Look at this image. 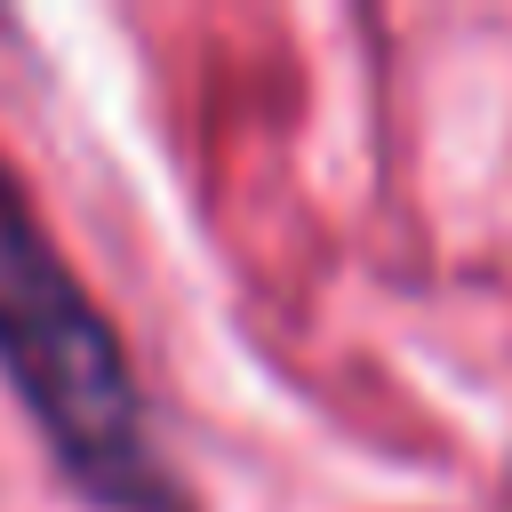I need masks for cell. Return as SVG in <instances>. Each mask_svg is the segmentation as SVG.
<instances>
[{
	"mask_svg": "<svg viewBox=\"0 0 512 512\" xmlns=\"http://www.w3.org/2000/svg\"><path fill=\"white\" fill-rule=\"evenodd\" d=\"M0 376L96 512H192L152 448L136 368L0 152Z\"/></svg>",
	"mask_w": 512,
	"mask_h": 512,
	"instance_id": "1",
	"label": "cell"
}]
</instances>
